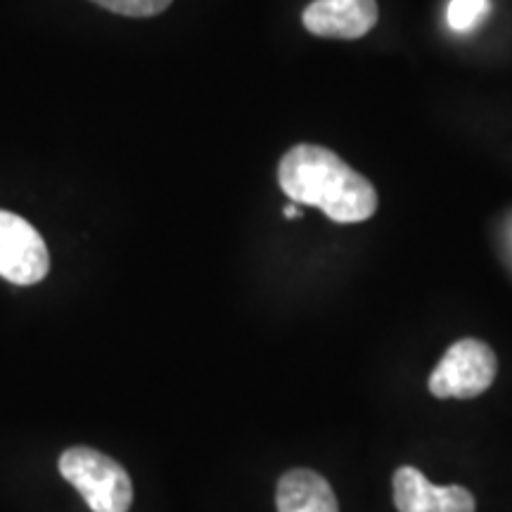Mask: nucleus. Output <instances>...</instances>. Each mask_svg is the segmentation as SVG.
Here are the masks:
<instances>
[{"mask_svg":"<svg viewBox=\"0 0 512 512\" xmlns=\"http://www.w3.org/2000/svg\"><path fill=\"white\" fill-rule=\"evenodd\" d=\"M304 27L320 38L366 36L377 24L375 0H313L304 10Z\"/></svg>","mask_w":512,"mask_h":512,"instance_id":"nucleus-6","label":"nucleus"},{"mask_svg":"<svg viewBox=\"0 0 512 512\" xmlns=\"http://www.w3.org/2000/svg\"><path fill=\"white\" fill-rule=\"evenodd\" d=\"M60 475L74 486L93 512H128L133 484L117 460L88 446H74L60 456Z\"/></svg>","mask_w":512,"mask_h":512,"instance_id":"nucleus-2","label":"nucleus"},{"mask_svg":"<svg viewBox=\"0 0 512 512\" xmlns=\"http://www.w3.org/2000/svg\"><path fill=\"white\" fill-rule=\"evenodd\" d=\"M283 214L287 216V219H297V216H299V214H302V211H299V209H297V204H290V207H285V211H283Z\"/></svg>","mask_w":512,"mask_h":512,"instance_id":"nucleus-10","label":"nucleus"},{"mask_svg":"<svg viewBox=\"0 0 512 512\" xmlns=\"http://www.w3.org/2000/svg\"><path fill=\"white\" fill-rule=\"evenodd\" d=\"M278 181L290 200L337 223L368 221L377 211L375 185L328 147L294 145L280 159Z\"/></svg>","mask_w":512,"mask_h":512,"instance_id":"nucleus-1","label":"nucleus"},{"mask_svg":"<svg viewBox=\"0 0 512 512\" xmlns=\"http://www.w3.org/2000/svg\"><path fill=\"white\" fill-rule=\"evenodd\" d=\"M93 3L126 17H152L169 8L171 0H93Z\"/></svg>","mask_w":512,"mask_h":512,"instance_id":"nucleus-8","label":"nucleus"},{"mask_svg":"<svg viewBox=\"0 0 512 512\" xmlns=\"http://www.w3.org/2000/svg\"><path fill=\"white\" fill-rule=\"evenodd\" d=\"M275 503L278 512H339L337 496L328 479L306 467H297L280 477Z\"/></svg>","mask_w":512,"mask_h":512,"instance_id":"nucleus-7","label":"nucleus"},{"mask_svg":"<svg viewBox=\"0 0 512 512\" xmlns=\"http://www.w3.org/2000/svg\"><path fill=\"white\" fill-rule=\"evenodd\" d=\"M48 268L50 256L41 233L22 216L0 209V275L15 285H36Z\"/></svg>","mask_w":512,"mask_h":512,"instance_id":"nucleus-4","label":"nucleus"},{"mask_svg":"<svg viewBox=\"0 0 512 512\" xmlns=\"http://www.w3.org/2000/svg\"><path fill=\"white\" fill-rule=\"evenodd\" d=\"M394 505L399 512H475V496L465 486H437L418 467L394 472Z\"/></svg>","mask_w":512,"mask_h":512,"instance_id":"nucleus-5","label":"nucleus"},{"mask_svg":"<svg viewBox=\"0 0 512 512\" xmlns=\"http://www.w3.org/2000/svg\"><path fill=\"white\" fill-rule=\"evenodd\" d=\"M494 349L482 339L467 337L451 344L430 377V392L437 399H475L496 380Z\"/></svg>","mask_w":512,"mask_h":512,"instance_id":"nucleus-3","label":"nucleus"},{"mask_svg":"<svg viewBox=\"0 0 512 512\" xmlns=\"http://www.w3.org/2000/svg\"><path fill=\"white\" fill-rule=\"evenodd\" d=\"M486 0H451L448 5V24L456 31H467L484 15Z\"/></svg>","mask_w":512,"mask_h":512,"instance_id":"nucleus-9","label":"nucleus"}]
</instances>
